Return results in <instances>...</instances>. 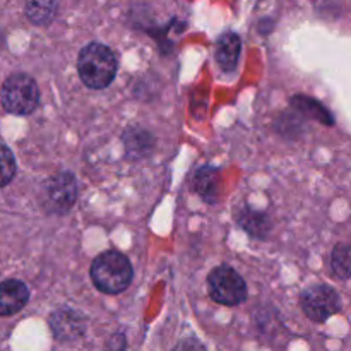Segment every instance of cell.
I'll return each instance as SVG.
<instances>
[{
  "label": "cell",
  "instance_id": "obj_1",
  "mask_svg": "<svg viewBox=\"0 0 351 351\" xmlns=\"http://www.w3.org/2000/svg\"><path fill=\"white\" fill-rule=\"evenodd\" d=\"M117 57L110 47L103 43H89L77 57V72L81 81L91 89H103L115 79Z\"/></svg>",
  "mask_w": 351,
  "mask_h": 351
},
{
  "label": "cell",
  "instance_id": "obj_2",
  "mask_svg": "<svg viewBox=\"0 0 351 351\" xmlns=\"http://www.w3.org/2000/svg\"><path fill=\"white\" fill-rule=\"evenodd\" d=\"M91 280L99 291L108 295L122 293L132 281V266L123 254L117 250L103 252L93 261Z\"/></svg>",
  "mask_w": 351,
  "mask_h": 351
},
{
  "label": "cell",
  "instance_id": "obj_3",
  "mask_svg": "<svg viewBox=\"0 0 351 351\" xmlns=\"http://www.w3.org/2000/svg\"><path fill=\"white\" fill-rule=\"evenodd\" d=\"M0 101L12 115H29L40 103V89L31 75L17 72L5 79L0 91Z\"/></svg>",
  "mask_w": 351,
  "mask_h": 351
},
{
  "label": "cell",
  "instance_id": "obj_4",
  "mask_svg": "<svg viewBox=\"0 0 351 351\" xmlns=\"http://www.w3.org/2000/svg\"><path fill=\"white\" fill-rule=\"evenodd\" d=\"M209 295L216 304L235 307L245 302L247 285L243 278L230 266H219L208 278Z\"/></svg>",
  "mask_w": 351,
  "mask_h": 351
},
{
  "label": "cell",
  "instance_id": "obj_5",
  "mask_svg": "<svg viewBox=\"0 0 351 351\" xmlns=\"http://www.w3.org/2000/svg\"><path fill=\"white\" fill-rule=\"evenodd\" d=\"M339 302V295L328 285H314L302 295V308L305 315L315 322L328 321L341 311Z\"/></svg>",
  "mask_w": 351,
  "mask_h": 351
},
{
  "label": "cell",
  "instance_id": "obj_6",
  "mask_svg": "<svg viewBox=\"0 0 351 351\" xmlns=\"http://www.w3.org/2000/svg\"><path fill=\"white\" fill-rule=\"evenodd\" d=\"M77 199V180L71 171H60L51 177L47 187V204L55 215H64Z\"/></svg>",
  "mask_w": 351,
  "mask_h": 351
},
{
  "label": "cell",
  "instance_id": "obj_7",
  "mask_svg": "<svg viewBox=\"0 0 351 351\" xmlns=\"http://www.w3.org/2000/svg\"><path fill=\"white\" fill-rule=\"evenodd\" d=\"M50 328L60 341H74L86 331V319L81 312L72 308H58L50 315Z\"/></svg>",
  "mask_w": 351,
  "mask_h": 351
},
{
  "label": "cell",
  "instance_id": "obj_8",
  "mask_svg": "<svg viewBox=\"0 0 351 351\" xmlns=\"http://www.w3.org/2000/svg\"><path fill=\"white\" fill-rule=\"evenodd\" d=\"M29 300V290L19 280H7L0 283V315L9 317L17 314Z\"/></svg>",
  "mask_w": 351,
  "mask_h": 351
},
{
  "label": "cell",
  "instance_id": "obj_9",
  "mask_svg": "<svg viewBox=\"0 0 351 351\" xmlns=\"http://www.w3.org/2000/svg\"><path fill=\"white\" fill-rule=\"evenodd\" d=\"M240 50H242V41H240L239 34L233 33V31H228L216 43V62L225 71H233L237 67V64H239Z\"/></svg>",
  "mask_w": 351,
  "mask_h": 351
},
{
  "label": "cell",
  "instance_id": "obj_10",
  "mask_svg": "<svg viewBox=\"0 0 351 351\" xmlns=\"http://www.w3.org/2000/svg\"><path fill=\"white\" fill-rule=\"evenodd\" d=\"M123 141H125L129 156H143L153 146V137H151V134L143 129H137V127L127 130Z\"/></svg>",
  "mask_w": 351,
  "mask_h": 351
},
{
  "label": "cell",
  "instance_id": "obj_11",
  "mask_svg": "<svg viewBox=\"0 0 351 351\" xmlns=\"http://www.w3.org/2000/svg\"><path fill=\"white\" fill-rule=\"evenodd\" d=\"M240 225L254 237H259V239H264L266 233L271 230L269 218L266 215L259 211H252V209H245L240 216Z\"/></svg>",
  "mask_w": 351,
  "mask_h": 351
},
{
  "label": "cell",
  "instance_id": "obj_12",
  "mask_svg": "<svg viewBox=\"0 0 351 351\" xmlns=\"http://www.w3.org/2000/svg\"><path fill=\"white\" fill-rule=\"evenodd\" d=\"M218 182H219V177H218V171H216L215 168H209V167L201 168V170L197 171V175H195V180H194L195 191H197L206 201L213 202L215 201L213 195H215Z\"/></svg>",
  "mask_w": 351,
  "mask_h": 351
},
{
  "label": "cell",
  "instance_id": "obj_13",
  "mask_svg": "<svg viewBox=\"0 0 351 351\" xmlns=\"http://www.w3.org/2000/svg\"><path fill=\"white\" fill-rule=\"evenodd\" d=\"M291 105L297 106V110H300L305 115L312 117V119L319 120V122H324L328 125H332L335 119H332L331 113L326 112V108L322 105H319L317 101L311 98H305V96H297V98L291 99Z\"/></svg>",
  "mask_w": 351,
  "mask_h": 351
},
{
  "label": "cell",
  "instance_id": "obj_14",
  "mask_svg": "<svg viewBox=\"0 0 351 351\" xmlns=\"http://www.w3.org/2000/svg\"><path fill=\"white\" fill-rule=\"evenodd\" d=\"M58 3L55 2H29L26 3V16L33 24H48L55 16Z\"/></svg>",
  "mask_w": 351,
  "mask_h": 351
},
{
  "label": "cell",
  "instance_id": "obj_15",
  "mask_svg": "<svg viewBox=\"0 0 351 351\" xmlns=\"http://www.w3.org/2000/svg\"><path fill=\"white\" fill-rule=\"evenodd\" d=\"M350 247L346 243H338L332 250L331 267L332 273L339 278V280H348L350 278Z\"/></svg>",
  "mask_w": 351,
  "mask_h": 351
},
{
  "label": "cell",
  "instance_id": "obj_16",
  "mask_svg": "<svg viewBox=\"0 0 351 351\" xmlns=\"http://www.w3.org/2000/svg\"><path fill=\"white\" fill-rule=\"evenodd\" d=\"M16 175V160L12 151L0 144V189L5 187Z\"/></svg>",
  "mask_w": 351,
  "mask_h": 351
},
{
  "label": "cell",
  "instance_id": "obj_17",
  "mask_svg": "<svg viewBox=\"0 0 351 351\" xmlns=\"http://www.w3.org/2000/svg\"><path fill=\"white\" fill-rule=\"evenodd\" d=\"M173 351H204V346L197 339H185Z\"/></svg>",
  "mask_w": 351,
  "mask_h": 351
},
{
  "label": "cell",
  "instance_id": "obj_18",
  "mask_svg": "<svg viewBox=\"0 0 351 351\" xmlns=\"http://www.w3.org/2000/svg\"><path fill=\"white\" fill-rule=\"evenodd\" d=\"M123 350H125V338H123V335H115L112 341H110L108 351H123Z\"/></svg>",
  "mask_w": 351,
  "mask_h": 351
}]
</instances>
